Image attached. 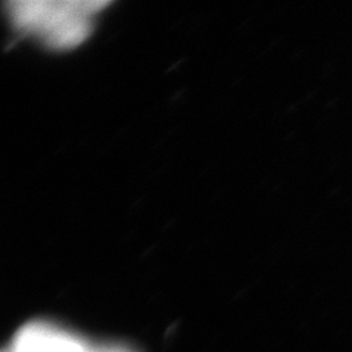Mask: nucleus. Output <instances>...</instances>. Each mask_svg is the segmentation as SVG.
<instances>
[{"mask_svg": "<svg viewBox=\"0 0 352 352\" xmlns=\"http://www.w3.org/2000/svg\"><path fill=\"white\" fill-rule=\"evenodd\" d=\"M94 345L69 330L50 322L22 326L10 344V352H93Z\"/></svg>", "mask_w": 352, "mask_h": 352, "instance_id": "nucleus-2", "label": "nucleus"}, {"mask_svg": "<svg viewBox=\"0 0 352 352\" xmlns=\"http://www.w3.org/2000/svg\"><path fill=\"white\" fill-rule=\"evenodd\" d=\"M0 352H10V349H3V351H0Z\"/></svg>", "mask_w": 352, "mask_h": 352, "instance_id": "nucleus-4", "label": "nucleus"}, {"mask_svg": "<svg viewBox=\"0 0 352 352\" xmlns=\"http://www.w3.org/2000/svg\"><path fill=\"white\" fill-rule=\"evenodd\" d=\"M103 0H14L5 3L10 24L54 50H71L91 36Z\"/></svg>", "mask_w": 352, "mask_h": 352, "instance_id": "nucleus-1", "label": "nucleus"}, {"mask_svg": "<svg viewBox=\"0 0 352 352\" xmlns=\"http://www.w3.org/2000/svg\"><path fill=\"white\" fill-rule=\"evenodd\" d=\"M93 352H135L129 346L120 344H104V345H94Z\"/></svg>", "mask_w": 352, "mask_h": 352, "instance_id": "nucleus-3", "label": "nucleus"}]
</instances>
